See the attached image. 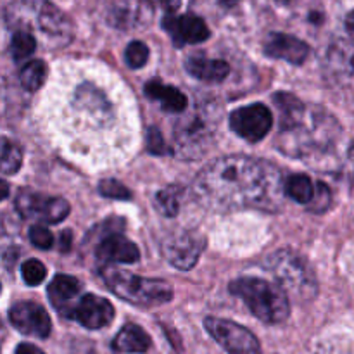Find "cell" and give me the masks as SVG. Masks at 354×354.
<instances>
[{"label": "cell", "mask_w": 354, "mask_h": 354, "mask_svg": "<svg viewBox=\"0 0 354 354\" xmlns=\"http://www.w3.org/2000/svg\"><path fill=\"white\" fill-rule=\"evenodd\" d=\"M279 168L249 156H225L207 165L194 182L199 203L209 209L256 207L275 211L282 197Z\"/></svg>", "instance_id": "cell-1"}, {"label": "cell", "mask_w": 354, "mask_h": 354, "mask_svg": "<svg viewBox=\"0 0 354 354\" xmlns=\"http://www.w3.org/2000/svg\"><path fill=\"white\" fill-rule=\"evenodd\" d=\"M341 135L337 121L328 113L313 107L301 111L299 116L280 128L279 142L283 154L310 159L318 154H327Z\"/></svg>", "instance_id": "cell-2"}, {"label": "cell", "mask_w": 354, "mask_h": 354, "mask_svg": "<svg viewBox=\"0 0 354 354\" xmlns=\"http://www.w3.org/2000/svg\"><path fill=\"white\" fill-rule=\"evenodd\" d=\"M7 19L23 31L38 30L50 47L66 45L73 37L71 21L61 9L47 0H21L7 10Z\"/></svg>", "instance_id": "cell-3"}, {"label": "cell", "mask_w": 354, "mask_h": 354, "mask_svg": "<svg viewBox=\"0 0 354 354\" xmlns=\"http://www.w3.org/2000/svg\"><path fill=\"white\" fill-rule=\"evenodd\" d=\"M230 292L244 301L251 313L265 324L275 325L290 315L289 297L275 283L254 277H242L230 283Z\"/></svg>", "instance_id": "cell-4"}, {"label": "cell", "mask_w": 354, "mask_h": 354, "mask_svg": "<svg viewBox=\"0 0 354 354\" xmlns=\"http://www.w3.org/2000/svg\"><path fill=\"white\" fill-rule=\"evenodd\" d=\"M266 268L273 273L280 289L287 297L308 303L315 299L318 292V282L313 268L306 259L290 249H280L273 252L266 261Z\"/></svg>", "instance_id": "cell-5"}, {"label": "cell", "mask_w": 354, "mask_h": 354, "mask_svg": "<svg viewBox=\"0 0 354 354\" xmlns=\"http://www.w3.org/2000/svg\"><path fill=\"white\" fill-rule=\"evenodd\" d=\"M218 128V114L214 109L197 107L185 114L173 128V151L183 159H197L206 154L214 144Z\"/></svg>", "instance_id": "cell-6"}, {"label": "cell", "mask_w": 354, "mask_h": 354, "mask_svg": "<svg viewBox=\"0 0 354 354\" xmlns=\"http://www.w3.org/2000/svg\"><path fill=\"white\" fill-rule=\"evenodd\" d=\"M100 277L118 297L131 304H162L173 297L171 286L165 280L138 277L113 266L100 268Z\"/></svg>", "instance_id": "cell-7"}, {"label": "cell", "mask_w": 354, "mask_h": 354, "mask_svg": "<svg viewBox=\"0 0 354 354\" xmlns=\"http://www.w3.org/2000/svg\"><path fill=\"white\" fill-rule=\"evenodd\" d=\"M204 327L228 354H263L254 334L235 322L209 317L204 320Z\"/></svg>", "instance_id": "cell-8"}, {"label": "cell", "mask_w": 354, "mask_h": 354, "mask_svg": "<svg viewBox=\"0 0 354 354\" xmlns=\"http://www.w3.org/2000/svg\"><path fill=\"white\" fill-rule=\"evenodd\" d=\"M16 209L23 218H41L52 225L61 223L66 220L71 211L68 201L61 197H47L44 194L21 190L16 197Z\"/></svg>", "instance_id": "cell-9"}, {"label": "cell", "mask_w": 354, "mask_h": 354, "mask_svg": "<svg viewBox=\"0 0 354 354\" xmlns=\"http://www.w3.org/2000/svg\"><path fill=\"white\" fill-rule=\"evenodd\" d=\"M104 16L116 30H137L151 23L154 7L151 0H107Z\"/></svg>", "instance_id": "cell-10"}, {"label": "cell", "mask_w": 354, "mask_h": 354, "mask_svg": "<svg viewBox=\"0 0 354 354\" xmlns=\"http://www.w3.org/2000/svg\"><path fill=\"white\" fill-rule=\"evenodd\" d=\"M272 111L265 104L239 107L230 114V128L248 142H259L272 130Z\"/></svg>", "instance_id": "cell-11"}, {"label": "cell", "mask_w": 354, "mask_h": 354, "mask_svg": "<svg viewBox=\"0 0 354 354\" xmlns=\"http://www.w3.org/2000/svg\"><path fill=\"white\" fill-rule=\"evenodd\" d=\"M9 320L16 330L31 337L47 339L52 332V322L47 310L33 301H19L9 310Z\"/></svg>", "instance_id": "cell-12"}, {"label": "cell", "mask_w": 354, "mask_h": 354, "mask_svg": "<svg viewBox=\"0 0 354 354\" xmlns=\"http://www.w3.org/2000/svg\"><path fill=\"white\" fill-rule=\"evenodd\" d=\"M203 239L196 234L182 232V234H173L162 241L161 251L162 256L168 259L171 266L178 270H190L199 261V256L203 252Z\"/></svg>", "instance_id": "cell-13"}, {"label": "cell", "mask_w": 354, "mask_h": 354, "mask_svg": "<svg viewBox=\"0 0 354 354\" xmlns=\"http://www.w3.org/2000/svg\"><path fill=\"white\" fill-rule=\"evenodd\" d=\"M162 28L168 31L176 47L201 44V41L207 40L211 35L206 21L194 14H183V16L168 14L162 21Z\"/></svg>", "instance_id": "cell-14"}, {"label": "cell", "mask_w": 354, "mask_h": 354, "mask_svg": "<svg viewBox=\"0 0 354 354\" xmlns=\"http://www.w3.org/2000/svg\"><path fill=\"white\" fill-rule=\"evenodd\" d=\"M69 318H75L80 325L90 330H99L107 327L114 320V308L104 297L95 294H85L69 313Z\"/></svg>", "instance_id": "cell-15"}, {"label": "cell", "mask_w": 354, "mask_h": 354, "mask_svg": "<svg viewBox=\"0 0 354 354\" xmlns=\"http://www.w3.org/2000/svg\"><path fill=\"white\" fill-rule=\"evenodd\" d=\"M263 50L268 57L280 59L294 66L303 64L310 57V45L287 33H270Z\"/></svg>", "instance_id": "cell-16"}, {"label": "cell", "mask_w": 354, "mask_h": 354, "mask_svg": "<svg viewBox=\"0 0 354 354\" xmlns=\"http://www.w3.org/2000/svg\"><path fill=\"white\" fill-rule=\"evenodd\" d=\"M95 256L100 263H137L140 259V251L133 242L128 241L118 232L104 235L95 249Z\"/></svg>", "instance_id": "cell-17"}, {"label": "cell", "mask_w": 354, "mask_h": 354, "mask_svg": "<svg viewBox=\"0 0 354 354\" xmlns=\"http://www.w3.org/2000/svg\"><path fill=\"white\" fill-rule=\"evenodd\" d=\"M185 69L189 75L194 78L203 80V82L218 83L223 82L230 73V66L228 62L221 61V59H209L206 55H190L185 61Z\"/></svg>", "instance_id": "cell-18"}, {"label": "cell", "mask_w": 354, "mask_h": 354, "mask_svg": "<svg viewBox=\"0 0 354 354\" xmlns=\"http://www.w3.org/2000/svg\"><path fill=\"white\" fill-rule=\"evenodd\" d=\"M80 290H82V283L78 279L71 275H55L54 280L48 286V297L55 310L64 317H69V304L75 297H78Z\"/></svg>", "instance_id": "cell-19"}, {"label": "cell", "mask_w": 354, "mask_h": 354, "mask_svg": "<svg viewBox=\"0 0 354 354\" xmlns=\"http://www.w3.org/2000/svg\"><path fill=\"white\" fill-rule=\"evenodd\" d=\"M144 92L149 99L158 102L159 106L165 111H168V113H183V111L187 109V106H189V100L183 95V92H180L175 86L165 85V83L159 82V80L149 82L147 85H145Z\"/></svg>", "instance_id": "cell-20"}, {"label": "cell", "mask_w": 354, "mask_h": 354, "mask_svg": "<svg viewBox=\"0 0 354 354\" xmlns=\"http://www.w3.org/2000/svg\"><path fill=\"white\" fill-rule=\"evenodd\" d=\"M151 349V337L138 325H124L113 341V351L142 354Z\"/></svg>", "instance_id": "cell-21"}, {"label": "cell", "mask_w": 354, "mask_h": 354, "mask_svg": "<svg viewBox=\"0 0 354 354\" xmlns=\"http://www.w3.org/2000/svg\"><path fill=\"white\" fill-rule=\"evenodd\" d=\"M283 194L299 204H310L315 194V183L306 175H292L283 182Z\"/></svg>", "instance_id": "cell-22"}, {"label": "cell", "mask_w": 354, "mask_h": 354, "mask_svg": "<svg viewBox=\"0 0 354 354\" xmlns=\"http://www.w3.org/2000/svg\"><path fill=\"white\" fill-rule=\"evenodd\" d=\"M45 78H47V64L40 59L26 62L19 73L21 85L28 90V92H37L41 85H44Z\"/></svg>", "instance_id": "cell-23"}, {"label": "cell", "mask_w": 354, "mask_h": 354, "mask_svg": "<svg viewBox=\"0 0 354 354\" xmlns=\"http://www.w3.org/2000/svg\"><path fill=\"white\" fill-rule=\"evenodd\" d=\"M23 165V151L14 142L0 138V171L3 175H14Z\"/></svg>", "instance_id": "cell-24"}, {"label": "cell", "mask_w": 354, "mask_h": 354, "mask_svg": "<svg viewBox=\"0 0 354 354\" xmlns=\"http://www.w3.org/2000/svg\"><path fill=\"white\" fill-rule=\"evenodd\" d=\"M37 50V38L31 33L23 30H17L12 35V41H10V52L16 61H23V59L30 57L33 52Z\"/></svg>", "instance_id": "cell-25"}, {"label": "cell", "mask_w": 354, "mask_h": 354, "mask_svg": "<svg viewBox=\"0 0 354 354\" xmlns=\"http://www.w3.org/2000/svg\"><path fill=\"white\" fill-rule=\"evenodd\" d=\"M183 189L178 185H169L158 194V204L162 214H166V216H176L178 214Z\"/></svg>", "instance_id": "cell-26"}, {"label": "cell", "mask_w": 354, "mask_h": 354, "mask_svg": "<svg viewBox=\"0 0 354 354\" xmlns=\"http://www.w3.org/2000/svg\"><path fill=\"white\" fill-rule=\"evenodd\" d=\"M21 273H23V280L28 283V286L35 287L40 286L41 282L47 277V268L41 261L38 259H28V261L23 263L21 266Z\"/></svg>", "instance_id": "cell-27"}, {"label": "cell", "mask_w": 354, "mask_h": 354, "mask_svg": "<svg viewBox=\"0 0 354 354\" xmlns=\"http://www.w3.org/2000/svg\"><path fill=\"white\" fill-rule=\"evenodd\" d=\"M124 61L131 69H140L149 61V48L144 41H131L124 50Z\"/></svg>", "instance_id": "cell-28"}, {"label": "cell", "mask_w": 354, "mask_h": 354, "mask_svg": "<svg viewBox=\"0 0 354 354\" xmlns=\"http://www.w3.org/2000/svg\"><path fill=\"white\" fill-rule=\"evenodd\" d=\"M99 192L104 197H109V199H118V201H128L131 197L130 190L120 183L114 178H106L99 183Z\"/></svg>", "instance_id": "cell-29"}, {"label": "cell", "mask_w": 354, "mask_h": 354, "mask_svg": "<svg viewBox=\"0 0 354 354\" xmlns=\"http://www.w3.org/2000/svg\"><path fill=\"white\" fill-rule=\"evenodd\" d=\"M330 201H332V196L328 187L325 185L324 182H318L317 185H315L313 199H311L310 203L311 211H315V213H322V211H325L328 206H330Z\"/></svg>", "instance_id": "cell-30"}, {"label": "cell", "mask_w": 354, "mask_h": 354, "mask_svg": "<svg viewBox=\"0 0 354 354\" xmlns=\"http://www.w3.org/2000/svg\"><path fill=\"white\" fill-rule=\"evenodd\" d=\"M30 241L38 249H50L52 244H54V235L45 227L35 225V227L30 228Z\"/></svg>", "instance_id": "cell-31"}, {"label": "cell", "mask_w": 354, "mask_h": 354, "mask_svg": "<svg viewBox=\"0 0 354 354\" xmlns=\"http://www.w3.org/2000/svg\"><path fill=\"white\" fill-rule=\"evenodd\" d=\"M147 149L151 154L156 156H162V154H168L169 149L166 145L165 138H162L161 131L158 130L156 127H151L147 130Z\"/></svg>", "instance_id": "cell-32"}, {"label": "cell", "mask_w": 354, "mask_h": 354, "mask_svg": "<svg viewBox=\"0 0 354 354\" xmlns=\"http://www.w3.org/2000/svg\"><path fill=\"white\" fill-rule=\"evenodd\" d=\"M76 354H114V353L107 351V349L102 348V346H99V344H95V342H92V344H86L85 348L80 349V351L76 353Z\"/></svg>", "instance_id": "cell-33"}, {"label": "cell", "mask_w": 354, "mask_h": 354, "mask_svg": "<svg viewBox=\"0 0 354 354\" xmlns=\"http://www.w3.org/2000/svg\"><path fill=\"white\" fill-rule=\"evenodd\" d=\"M14 354H45L41 349H38L37 346L33 344H28V342H23V344H19L16 348V353Z\"/></svg>", "instance_id": "cell-34"}, {"label": "cell", "mask_w": 354, "mask_h": 354, "mask_svg": "<svg viewBox=\"0 0 354 354\" xmlns=\"http://www.w3.org/2000/svg\"><path fill=\"white\" fill-rule=\"evenodd\" d=\"M71 239H73L71 232H69V230L62 232L61 245H59V248H61V251H69V249H71Z\"/></svg>", "instance_id": "cell-35"}, {"label": "cell", "mask_w": 354, "mask_h": 354, "mask_svg": "<svg viewBox=\"0 0 354 354\" xmlns=\"http://www.w3.org/2000/svg\"><path fill=\"white\" fill-rule=\"evenodd\" d=\"M158 2L168 10V14H173L180 7V0H158Z\"/></svg>", "instance_id": "cell-36"}, {"label": "cell", "mask_w": 354, "mask_h": 354, "mask_svg": "<svg viewBox=\"0 0 354 354\" xmlns=\"http://www.w3.org/2000/svg\"><path fill=\"white\" fill-rule=\"evenodd\" d=\"M7 197H9V183L0 178V201L7 199Z\"/></svg>", "instance_id": "cell-37"}, {"label": "cell", "mask_w": 354, "mask_h": 354, "mask_svg": "<svg viewBox=\"0 0 354 354\" xmlns=\"http://www.w3.org/2000/svg\"><path fill=\"white\" fill-rule=\"evenodd\" d=\"M346 28H348V33L353 35V14H348V19H346Z\"/></svg>", "instance_id": "cell-38"}, {"label": "cell", "mask_w": 354, "mask_h": 354, "mask_svg": "<svg viewBox=\"0 0 354 354\" xmlns=\"http://www.w3.org/2000/svg\"><path fill=\"white\" fill-rule=\"evenodd\" d=\"M310 21H315V23H322V14H311Z\"/></svg>", "instance_id": "cell-39"}, {"label": "cell", "mask_w": 354, "mask_h": 354, "mask_svg": "<svg viewBox=\"0 0 354 354\" xmlns=\"http://www.w3.org/2000/svg\"><path fill=\"white\" fill-rule=\"evenodd\" d=\"M3 232H6V227H3V221L0 220V237H2V235H3Z\"/></svg>", "instance_id": "cell-40"}, {"label": "cell", "mask_w": 354, "mask_h": 354, "mask_svg": "<svg viewBox=\"0 0 354 354\" xmlns=\"http://www.w3.org/2000/svg\"><path fill=\"white\" fill-rule=\"evenodd\" d=\"M277 2H280V3H289L290 0H277Z\"/></svg>", "instance_id": "cell-41"}]
</instances>
